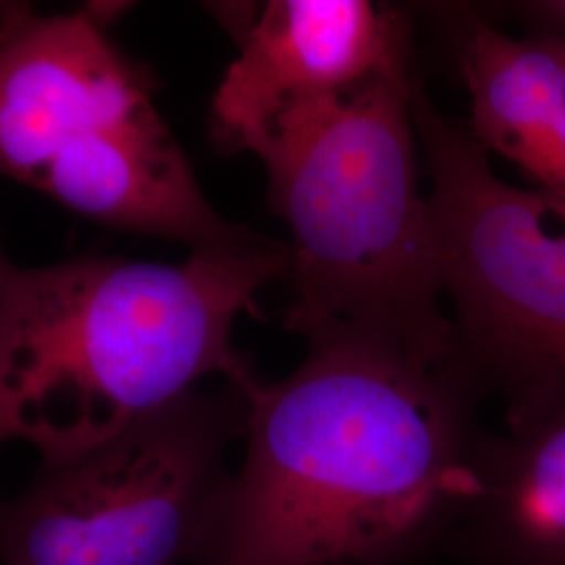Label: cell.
Returning a JSON list of instances; mask_svg holds the SVG:
<instances>
[{
	"label": "cell",
	"instance_id": "cell-3",
	"mask_svg": "<svg viewBox=\"0 0 565 565\" xmlns=\"http://www.w3.org/2000/svg\"><path fill=\"white\" fill-rule=\"evenodd\" d=\"M411 60L342 95L294 107L245 151L291 233L285 329L457 354L429 200L417 181Z\"/></svg>",
	"mask_w": 565,
	"mask_h": 565
},
{
	"label": "cell",
	"instance_id": "cell-6",
	"mask_svg": "<svg viewBox=\"0 0 565 565\" xmlns=\"http://www.w3.org/2000/svg\"><path fill=\"white\" fill-rule=\"evenodd\" d=\"M111 13L0 2V177L32 186L51 163L158 116L149 72L107 34Z\"/></svg>",
	"mask_w": 565,
	"mask_h": 565
},
{
	"label": "cell",
	"instance_id": "cell-7",
	"mask_svg": "<svg viewBox=\"0 0 565 565\" xmlns=\"http://www.w3.org/2000/svg\"><path fill=\"white\" fill-rule=\"evenodd\" d=\"M239 53L218 84L210 128L224 153L303 103L342 95L411 60V23L369 0H273L239 28Z\"/></svg>",
	"mask_w": 565,
	"mask_h": 565
},
{
	"label": "cell",
	"instance_id": "cell-8",
	"mask_svg": "<svg viewBox=\"0 0 565 565\" xmlns=\"http://www.w3.org/2000/svg\"><path fill=\"white\" fill-rule=\"evenodd\" d=\"M459 546L473 565H565V394L482 436Z\"/></svg>",
	"mask_w": 565,
	"mask_h": 565
},
{
	"label": "cell",
	"instance_id": "cell-2",
	"mask_svg": "<svg viewBox=\"0 0 565 565\" xmlns=\"http://www.w3.org/2000/svg\"><path fill=\"white\" fill-rule=\"evenodd\" d=\"M291 277L289 243L252 233L182 263H13L0 242V445L42 461L102 445L207 377L263 384L233 343L258 294Z\"/></svg>",
	"mask_w": 565,
	"mask_h": 565
},
{
	"label": "cell",
	"instance_id": "cell-10",
	"mask_svg": "<svg viewBox=\"0 0 565 565\" xmlns=\"http://www.w3.org/2000/svg\"><path fill=\"white\" fill-rule=\"evenodd\" d=\"M505 11L524 25L527 34L565 41V0L509 2Z\"/></svg>",
	"mask_w": 565,
	"mask_h": 565
},
{
	"label": "cell",
	"instance_id": "cell-4",
	"mask_svg": "<svg viewBox=\"0 0 565 565\" xmlns=\"http://www.w3.org/2000/svg\"><path fill=\"white\" fill-rule=\"evenodd\" d=\"M431 177L427 195L455 345L505 419L565 394V212L539 189L503 181L467 126L413 88Z\"/></svg>",
	"mask_w": 565,
	"mask_h": 565
},
{
	"label": "cell",
	"instance_id": "cell-11",
	"mask_svg": "<svg viewBox=\"0 0 565 565\" xmlns=\"http://www.w3.org/2000/svg\"><path fill=\"white\" fill-rule=\"evenodd\" d=\"M551 200L559 203L565 212V116L559 130H557V170H555V181L551 191L546 193Z\"/></svg>",
	"mask_w": 565,
	"mask_h": 565
},
{
	"label": "cell",
	"instance_id": "cell-5",
	"mask_svg": "<svg viewBox=\"0 0 565 565\" xmlns=\"http://www.w3.org/2000/svg\"><path fill=\"white\" fill-rule=\"evenodd\" d=\"M256 387L195 390L0 499L2 565L195 562Z\"/></svg>",
	"mask_w": 565,
	"mask_h": 565
},
{
	"label": "cell",
	"instance_id": "cell-1",
	"mask_svg": "<svg viewBox=\"0 0 565 565\" xmlns=\"http://www.w3.org/2000/svg\"><path fill=\"white\" fill-rule=\"evenodd\" d=\"M484 387L459 354L366 338L308 342L252 394L245 457L200 565H385L452 532L478 494Z\"/></svg>",
	"mask_w": 565,
	"mask_h": 565
},
{
	"label": "cell",
	"instance_id": "cell-9",
	"mask_svg": "<svg viewBox=\"0 0 565 565\" xmlns=\"http://www.w3.org/2000/svg\"><path fill=\"white\" fill-rule=\"evenodd\" d=\"M459 67L471 102V137L548 193L565 116V41L536 34L515 39L473 18Z\"/></svg>",
	"mask_w": 565,
	"mask_h": 565
}]
</instances>
